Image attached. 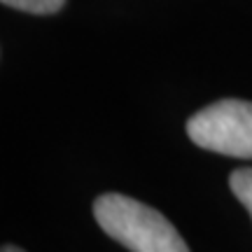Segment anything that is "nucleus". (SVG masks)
<instances>
[{
  "instance_id": "obj_3",
  "label": "nucleus",
  "mask_w": 252,
  "mask_h": 252,
  "mask_svg": "<svg viewBox=\"0 0 252 252\" xmlns=\"http://www.w3.org/2000/svg\"><path fill=\"white\" fill-rule=\"evenodd\" d=\"M229 187L252 217V168H236L229 178Z\"/></svg>"
},
{
  "instance_id": "obj_4",
  "label": "nucleus",
  "mask_w": 252,
  "mask_h": 252,
  "mask_svg": "<svg viewBox=\"0 0 252 252\" xmlns=\"http://www.w3.org/2000/svg\"><path fill=\"white\" fill-rule=\"evenodd\" d=\"M0 2L28 14H54L63 7L65 0H0Z\"/></svg>"
},
{
  "instance_id": "obj_2",
  "label": "nucleus",
  "mask_w": 252,
  "mask_h": 252,
  "mask_svg": "<svg viewBox=\"0 0 252 252\" xmlns=\"http://www.w3.org/2000/svg\"><path fill=\"white\" fill-rule=\"evenodd\" d=\"M187 135L208 152L252 159V103L238 98L217 100L189 117Z\"/></svg>"
},
{
  "instance_id": "obj_1",
  "label": "nucleus",
  "mask_w": 252,
  "mask_h": 252,
  "mask_svg": "<svg viewBox=\"0 0 252 252\" xmlns=\"http://www.w3.org/2000/svg\"><path fill=\"white\" fill-rule=\"evenodd\" d=\"M100 229L131 252H189L185 238L166 217L124 194H103L94 201Z\"/></svg>"
},
{
  "instance_id": "obj_5",
  "label": "nucleus",
  "mask_w": 252,
  "mask_h": 252,
  "mask_svg": "<svg viewBox=\"0 0 252 252\" xmlns=\"http://www.w3.org/2000/svg\"><path fill=\"white\" fill-rule=\"evenodd\" d=\"M0 252H24L21 248H14V245H5V248H0Z\"/></svg>"
}]
</instances>
